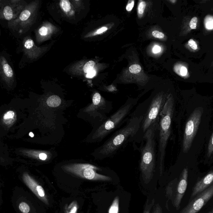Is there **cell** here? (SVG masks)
<instances>
[{
  "mask_svg": "<svg viewBox=\"0 0 213 213\" xmlns=\"http://www.w3.org/2000/svg\"><path fill=\"white\" fill-rule=\"evenodd\" d=\"M135 108L126 123L113 132L95 150L96 158L102 160L111 158L128 143L134 142L141 126L145 112L142 103L139 104Z\"/></svg>",
  "mask_w": 213,
  "mask_h": 213,
  "instance_id": "1",
  "label": "cell"
},
{
  "mask_svg": "<svg viewBox=\"0 0 213 213\" xmlns=\"http://www.w3.org/2000/svg\"><path fill=\"white\" fill-rule=\"evenodd\" d=\"M159 122L153 125L145 134L139 150V169L145 184H149L155 176L158 166V132Z\"/></svg>",
  "mask_w": 213,
  "mask_h": 213,
  "instance_id": "2",
  "label": "cell"
},
{
  "mask_svg": "<svg viewBox=\"0 0 213 213\" xmlns=\"http://www.w3.org/2000/svg\"><path fill=\"white\" fill-rule=\"evenodd\" d=\"M176 103L172 96L169 95L160 114L158 132V166L159 175L165 171V158L168 141L171 135Z\"/></svg>",
  "mask_w": 213,
  "mask_h": 213,
  "instance_id": "3",
  "label": "cell"
},
{
  "mask_svg": "<svg viewBox=\"0 0 213 213\" xmlns=\"http://www.w3.org/2000/svg\"><path fill=\"white\" fill-rule=\"evenodd\" d=\"M138 102V98L128 99L114 113L95 128L91 135L92 141L100 142L121 128L129 120Z\"/></svg>",
  "mask_w": 213,
  "mask_h": 213,
  "instance_id": "4",
  "label": "cell"
},
{
  "mask_svg": "<svg viewBox=\"0 0 213 213\" xmlns=\"http://www.w3.org/2000/svg\"><path fill=\"white\" fill-rule=\"evenodd\" d=\"M168 96L162 93H157L142 103L145 110L143 119L134 142L140 143L149 128L155 124L159 122L161 112Z\"/></svg>",
  "mask_w": 213,
  "mask_h": 213,
  "instance_id": "5",
  "label": "cell"
},
{
  "mask_svg": "<svg viewBox=\"0 0 213 213\" xmlns=\"http://www.w3.org/2000/svg\"><path fill=\"white\" fill-rule=\"evenodd\" d=\"M112 109V102L106 100L98 92H95L92 96V103L86 108L85 111L95 121L97 128L106 120Z\"/></svg>",
  "mask_w": 213,
  "mask_h": 213,
  "instance_id": "6",
  "label": "cell"
},
{
  "mask_svg": "<svg viewBox=\"0 0 213 213\" xmlns=\"http://www.w3.org/2000/svg\"><path fill=\"white\" fill-rule=\"evenodd\" d=\"M65 170L81 178L98 181H110V176L99 174L97 171H102L100 167L89 164H74L65 166Z\"/></svg>",
  "mask_w": 213,
  "mask_h": 213,
  "instance_id": "7",
  "label": "cell"
},
{
  "mask_svg": "<svg viewBox=\"0 0 213 213\" xmlns=\"http://www.w3.org/2000/svg\"><path fill=\"white\" fill-rule=\"evenodd\" d=\"M203 113L201 108H196L187 120L183 139L182 149L184 153L188 152L191 148L201 121Z\"/></svg>",
  "mask_w": 213,
  "mask_h": 213,
  "instance_id": "8",
  "label": "cell"
},
{
  "mask_svg": "<svg viewBox=\"0 0 213 213\" xmlns=\"http://www.w3.org/2000/svg\"><path fill=\"white\" fill-rule=\"evenodd\" d=\"M213 197V184L195 196L179 213H197Z\"/></svg>",
  "mask_w": 213,
  "mask_h": 213,
  "instance_id": "9",
  "label": "cell"
},
{
  "mask_svg": "<svg viewBox=\"0 0 213 213\" xmlns=\"http://www.w3.org/2000/svg\"><path fill=\"white\" fill-rule=\"evenodd\" d=\"M188 177V169L187 168H185L181 174L174 199V207H176L177 209H179L180 207L181 200L187 188Z\"/></svg>",
  "mask_w": 213,
  "mask_h": 213,
  "instance_id": "10",
  "label": "cell"
},
{
  "mask_svg": "<svg viewBox=\"0 0 213 213\" xmlns=\"http://www.w3.org/2000/svg\"><path fill=\"white\" fill-rule=\"evenodd\" d=\"M23 181L28 187L31 189V191L33 192L38 198L48 205V199L43 187L39 185L38 183L27 173L23 174Z\"/></svg>",
  "mask_w": 213,
  "mask_h": 213,
  "instance_id": "11",
  "label": "cell"
},
{
  "mask_svg": "<svg viewBox=\"0 0 213 213\" xmlns=\"http://www.w3.org/2000/svg\"><path fill=\"white\" fill-rule=\"evenodd\" d=\"M213 184V170L202 177L196 183L192 189L190 200H191L198 194L210 187Z\"/></svg>",
  "mask_w": 213,
  "mask_h": 213,
  "instance_id": "12",
  "label": "cell"
},
{
  "mask_svg": "<svg viewBox=\"0 0 213 213\" xmlns=\"http://www.w3.org/2000/svg\"><path fill=\"white\" fill-rule=\"evenodd\" d=\"M46 103L48 106L51 108H56L61 104V100L58 96L52 95L48 98Z\"/></svg>",
  "mask_w": 213,
  "mask_h": 213,
  "instance_id": "13",
  "label": "cell"
},
{
  "mask_svg": "<svg viewBox=\"0 0 213 213\" xmlns=\"http://www.w3.org/2000/svg\"><path fill=\"white\" fill-rule=\"evenodd\" d=\"M206 159L208 161H213V131L208 141Z\"/></svg>",
  "mask_w": 213,
  "mask_h": 213,
  "instance_id": "14",
  "label": "cell"
},
{
  "mask_svg": "<svg viewBox=\"0 0 213 213\" xmlns=\"http://www.w3.org/2000/svg\"><path fill=\"white\" fill-rule=\"evenodd\" d=\"M15 115L13 111H7L3 117V122L5 125L12 124L15 120Z\"/></svg>",
  "mask_w": 213,
  "mask_h": 213,
  "instance_id": "15",
  "label": "cell"
},
{
  "mask_svg": "<svg viewBox=\"0 0 213 213\" xmlns=\"http://www.w3.org/2000/svg\"><path fill=\"white\" fill-rule=\"evenodd\" d=\"M119 200L120 199L118 196L115 197L108 210V213H119Z\"/></svg>",
  "mask_w": 213,
  "mask_h": 213,
  "instance_id": "16",
  "label": "cell"
},
{
  "mask_svg": "<svg viewBox=\"0 0 213 213\" xmlns=\"http://www.w3.org/2000/svg\"><path fill=\"white\" fill-rule=\"evenodd\" d=\"M3 71L5 76L8 78H12L13 75V72L12 68L7 63H4L3 64Z\"/></svg>",
  "mask_w": 213,
  "mask_h": 213,
  "instance_id": "17",
  "label": "cell"
},
{
  "mask_svg": "<svg viewBox=\"0 0 213 213\" xmlns=\"http://www.w3.org/2000/svg\"><path fill=\"white\" fill-rule=\"evenodd\" d=\"M4 17L7 20H11L13 17V11L11 7L5 6L3 10Z\"/></svg>",
  "mask_w": 213,
  "mask_h": 213,
  "instance_id": "18",
  "label": "cell"
},
{
  "mask_svg": "<svg viewBox=\"0 0 213 213\" xmlns=\"http://www.w3.org/2000/svg\"><path fill=\"white\" fill-rule=\"evenodd\" d=\"M60 5L62 9L65 12H68L71 9V4L68 0H62L60 2Z\"/></svg>",
  "mask_w": 213,
  "mask_h": 213,
  "instance_id": "19",
  "label": "cell"
},
{
  "mask_svg": "<svg viewBox=\"0 0 213 213\" xmlns=\"http://www.w3.org/2000/svg\"><path fill=\"white\" fill-rule=\"evenodd\" d=\"M155 204V200L154 198L152 199L151 201L149 202V200H147L145 206L143 213H150L151 208L153 207Z\"/></svg>",
  "mask_w": 213,
  "mask_h": 213,
  "instance_id": "20",
  "label": "cell"
},
{
  "mask_svg": "<svg viewBox=\"0 0 213 213\" xmlns=\"http://www.w3.org/2000/svg\"><path fill=\"white\" fill-rule=\"evenodd\" d=\"M77 204L75 201L72 202L66 209V213H77Z\"/></svg>",
  "mask_w": 213,
  "mask_h": 213,
  "instance_id": "21",
  "label": "cell"
},
{
  "mask_svg": "<svg viewBox=\"0 0 213 213\" xmlns=\"http://www.w3.org/2000/svg\"><path fill=\"white\" fill-rule=\"evenodd\" d=\"M95 64V63L94 61H89L87 62L84 66L83 71L84 72L88 73L90 71L93 70Z\"/></svg>",
  "mask_w": 213,
  "mask_h": 213,
  "instance_id": "22",
  "label": "cell"
},
{
  "mask_svg": "<svg viewBox=\"0 0 213 213\" xmlns=\"http://www.w3.org/2000/svg\"><path fill=\"white\" fill-rule=\"evenodd\" d=\"M19 208L21 211L23 213L29 212L30 208L29 205L25 202H22L19 205Z\"/></svg>",
  "mask_w": 213,
  "mask_h": 213,
  "instance_id": "23",
  "label": "cell"
},
{
  "mask_svg": "<svg viewBox=\"0 0 213 213\" xmlns=\"http://www.w3.org/2000/svg\"><path fill=\"white\" fill-rule=\"evenodd\" d=\"M141 67L138 64H134L131 65L129 68V71L131 73L137 74L141 71Z\"/></svg>",
  "mask_w": 213,
  "mask_h": 213,
  "instance_id": "24",
  "label": "cell"
},
{
  "mask_svg": "<svg viewBox=\"0 0 213 213\" xmlns=\"http://www.w3.org/2000/svg\"><path fill=\"white\" fill-rule=\"evenodd\" d=\"M31 14V12L28 10H25V11H23L20 15V20L22 21H26L30 17Z\"/></svg>",
  "mask_w": 213,
  "mask_h": 213,
  "instance_id": "25",
  "label": "cell"
},
{
  "mask_svg": "<svg viewBox=\"0 0 213 213\" xmlns=\"http://www.w3.org/2000/svg\"><path fill=\"white\" fill-rule=\"evenodd\" d=\"M151 213H164L163 212L162 208L159 204H156L153 207L152 212Z\"/></svg>",
  "mask_w": 213,
  "mask_h": 213,
  "instance_id": "26",
  "label": "cell"
},
{
  "mask_svg": "<svg viewBox=\"0 0 213 213\" xmlns=\"http://www.w3.org/2000/svg\"><path fill=\"white\" fill-rule=\"evenodd\" d=\"M146 3L145 2H141L139 4L138 6V13L140 15H142L144 12L146 7Z\"/></svg>",
  "mask_w": 213,
  "mask_h": 213,
  "instance_id": "27",
  "label": "cell"
},
{
  "mask_svg": "<svg viewBox=\"0 0 213 213\" xmlns=\"http://www.w3.org/2000/svg\"><path fill=\"white\" fill-rule=\"evenodd\" d=\"M198 19L196 17L193 18L191 20L189 26L192 29H196L197 28V23Z\"/></svg>",
  "mask_w": 213,
  "mask_h": 213,
  "instance_id": "28",
  "label": "cell"
},
{
  "mask_svg": "<svg viewBox=\"0 0 213 213\" xmlns=\"http://www.w3.org/2000/svg\"><path fill=\"white\" fill-rule=\"evenodd\" d=\"M34 46V42L31 39L27 40L24 44V47L27 49H30Z\"/></svg>",
  "mask_w": 213,
  "mask_h": 213,
  "instance_id": "29",
  "label": "cell"
},
{
  "mask_svg": "<svg viewBox=\"0 0 213 213\" xmlns=\"http://www.w3.org/2000/svg\"><path fill=\"white\" fill-rule=\"evenodd\" d=\"M153 36L155 38H158L161 39L164 38L165 35L162 33L159 32L158 31H153L152 33Z\"/></svg>",
  "mask_w": 213,
  "mask_h": 213,
  "instance_id": "30",
  "label": "cell"
},
{
  "mask_svg": "<svg viewBox=\"0 0 213 213\" xmlns=\"http://www.w3.org/2000/svg\"><path fill=\"white\" fill-rule=\"evenodd\" d=\"M188 44L192 49L196 50L197 49V43L193 39H190L188 41Z\"/></svg>",
  "mask_w": 213,
  "mask_h": 213,
  "instance_id": "31",
  "label": "cell"
},
{
  "mask_svg": "<svg viewBox=\"0 0 213 213\" xmlns=\"http://www.w3.org/2000/svg\"><path fill=\"white\" fill-rule=\"evenodd\" d=\"M39 32L40 34L41 35H42V36H45V35H46L47 34V28L44 26L42 27H41V28L40 29Z\"/></svg>",
  "mask_w": 213,
  "mask_h": 213,
  "instance_id": "32",
  "label": "cell"
},
{
  "mask_svg": "<svg viewBox=\"0 0 213 213\" xmlns=\"http://www.w3.org/2000/svg\"><path fill=\"white\" fill-rule=\"evenodd\" d=\"M96 75V71L95 70H92V71H90V72H88L87 74L86 77L88 78H92L95 75Z\"/></svg>",
  "mask_w": 213,
  "mask_h": 213,
  "instance_id": "33",
  "label": "cell"
},
{
  "mask_svg": "<svg viewBox=\"0 0 213 213\" xmlns=\"http://www.w3.org/2000/svg\"><path fill=\"white\" fill-rule=\"evenodd\" d=\"M187 68L185 66L181 67L180 70V74L181 75L185 76L187 74Z\"/></svg>",
  "mask_w": 213,
  "mask_h": 213,
  "instance_id": "34",
  "label": "cell"
},
{
  "mask_svg": "<svg viewBox=\"0 0 213 213\" xmlns=\"http://www.w3.org/2000/svg\"><path fill=\"white\" fill-rule=\"evenodd\" d=\"M134 1H132L131 3H129L126 6V10L128 12H130L133 8L134 5Z\"/></svg>",
  "mask_w": 213,
  "mask_h": 213,
  "instance_id": "35",
  "label": "cell"
},
{
  "mask_svg": "<svg viewBox=\"0 0 213 213\" xmlns=\"http://www.w3.org/2000/svg\"><path fill=\"white\" fill-rule=\"evenodd\" d=\"M39 158L42 160H45L48 158V155L42 152L39 154Z\"/></svg>",
  "mask_w": 213,
  "mask_h": 213,
  "instance_id": "36",
  "label": "cell"
},
{
  "mask_svg": "<svg viewBox=\"0 0 213 213\" xmlns=\"http://www.w3.org/2000/svg\"><path fill=\"white\" fill-rule=\"evenodd\" d=\"M161 51V48L158 45H155L153 48V52L155 54L159 53Z\"/></svg>",
  "mask_w": 213,
  "mask_h": 213,
  "instance_id": "37",
  "label": "cell"
},
{
  "mask_svg": "<svg viewBox=\"0 0 213 213\" xmlns=\"http://www.w3.org/2000/svg\"><path fill=\"white\" fill-rule=\"evenodd\" d=\"M108 30V28L106 27H103L100 28L97 31L96 34H100L101 33H103V32H105V31H107Z\"/></svg>",
  "mask_w": 213,
  "mask_h": 213,
  "instance_id": "38",
  "label": "cell"
},
{
  "mask_svg": "<svg viewBox=\"0 0 213 213\" xmlns=\"http://www.w3.org/2000/svg\"><path fill=\"white\" fill-rule=\"evenodd\" d=\"M206 28L208 29H211L213 28V21H208L207 23H206Z\"/></svg>",
  "mask_w": 213,
  "mask_h": 213,
  "instance_id": "39",
  "label": "cell"
},
{
  "mask_svg": "<svg viewBox=\"0 0 213 213\" xmlns=\"http://www.w3.org/2000/svg\"><path fill=\"white\" fill-rule=\"evenodd\" d=\"M29 135L31 137H33L34 136V134L32 132H30L29 134Z\"/></svg>",
  "mask_w": 213,
  "mask_h": 213,
  "instance_id": "40",
  "label": "cell"
},
{
  "mask_svg": "<svg viewBox=\"0 0 213 213\" xmlns=\"http://www.w3.org/2000/svg\"><path fill=\"white\" fill-rule=\"evenodd\" d=\"M207 213H213V207L211 208V210L210 211H208Z\"/></svg>",
  "mask_w": 213,
  "mask_h": 213,
  "instance_id": "41",
  "label": "cell"
}]
</instances>
